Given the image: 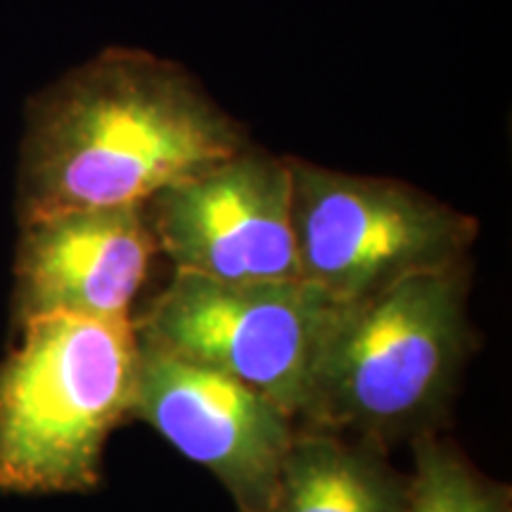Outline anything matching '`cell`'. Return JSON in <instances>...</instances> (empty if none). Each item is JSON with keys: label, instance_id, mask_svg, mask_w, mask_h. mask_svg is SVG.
I'll return each instance as SVG.
<instances>
[{"label": "cell", "instance_id": "2", "mask_svg": "<svg viewBox=\"0 0 512 512\" xmlns=\"http://www.w3.org/2000/svg\"><path fill=\"white\" fill-rule=\"evenodd\" d=\"M467 264L344 302L313 363L297 425L375 444L432 432L475 349Z\"/></svg>", "mask_w": 512, "mask_h": 512}, {"label": "cell", "instance_id": "3", "mask_svg": "<svg viewBox=\"0 0 512 512\" xmlns=\"http://www.w3.org/2000/svg\"><path fill=\"white\" fill-rule=\"evenodd\" d=\"M12 335L0 358V491L93 494L107 439L133 420V318L48 313Z\"/></svg>", "mask_w": 512, "mask_h": 512}, {"label": "cell", "instance_id": "1", "mask_svg": "<svg viewBox=\"0 0 512 512\" xmlns=\"http://www.w3.org/2000/svg\"><path fill=\"white\" fill-rule=\"evenodd\" d=\"M247 145L240 121L181 64L102 50L27 102L17 219L143 204Z\"/></svg>", "mask_w": 512, "mask_h": 512}, {"label": "cell", "instance_id": "7", "mask_svg": "<svg viewBox=\"0 0 512 512\" xmlns=\"http://www.w3.org/2000/svg\"><path fill=\"white\" fill-rule=\"evenodd\" d=\"M131 418L147 422L181 456L207 467L238 512L268 508L299 427L290 411L259 389L143 339Z\"/></svg>", "mask_w": 512, "mask_h": 512}, {"label": "cell", "instance_id": "8", "mask_svg": "<svg viewBox=\"0 0 512 512\" xmlns=\"http://www.w3.org/2000/svg\"><path fill=\"white\" fill-rule=\"evenodd\" d=\"M155 254L143 204L69 209L19 223L12 328L48 313L133 318Z\"/></svg>", "mask_w": 512, "mask_h": 512}, {"label": "cell", "instance_id": "5", "mask_svg": "<svg viewBox=\"0 0 512 512\" xmlns=\"http://www.w3.org/2000/svg\"><path fill=\"white\" fill-rule=\"evenodd\" d=\"M337 302L304 278L226 283L174 271L133 318L138 339L221 370L299 418Z\"/></svg>", "mask_w": 512, "mask_h": 512}, {"label": "cell", "instance_id": "4", "mask_svg": "<svg viewBox=\"0 0 512 512\" xmlns=\"http://www.w3.org/2000/svg\"><path fill=\"white\" fill-rule=\"evenodd\" d=\"M287 162L299 275L337 302L467 264L479 233L470 214L394 178Z\"/></svg>", "mask_w": 512, "mask_h": 512}, {"label": "cell", "instance_id": "10", "mask_svg": "<svg viewBox=\"0 0 512 512\" xmlns=\"http://www.w3.org/2000/svg\"><path fill=\"white\" fill-rule=\"evenodd\" d=\"M415 470L401 512H512V491L479 472L460 448L422 432L411 439Z\"/></svg>", "mask_w": 512, "mask_h": 512}, {"label": "cell", "instance_id": "9", "mask_svg": "<svg viewBox=\"0 0 512 512\" xmlns=\"http://www.w3.org/2000/svg\"><path fill=\"white\" fill-rule=\"evenodd\" d=\"M406 486L387 446L297 427L264 512H401Z\"/></svg>", "mask_w": 512, "mask_h": 512}, {"label": "cell", "instance_id": "6", "mask_svg": "<svg viewBox=\"0 0 512 512\" xmlns=\"http://www.w3.org/2000/svg\"><path fill=\"white\" fill-rule=\"evenodd\" d=\"M143 209L176 271L226 283L302 278L287 157L247 145L157 190Z\"/></svg>", "mask_w": 512, "mask_h": 512}]
</instances>
